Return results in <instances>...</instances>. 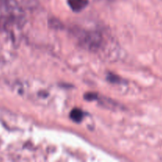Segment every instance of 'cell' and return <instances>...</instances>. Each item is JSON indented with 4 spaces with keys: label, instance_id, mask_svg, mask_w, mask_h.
<instances>
[{
    "label": "cell",
    "instance_id": "cell-1",
    "mask_svg": "<svg viewBox=\"0 0 162 162\" xmlns=\"http://www.w3.org/2000/svg\"><path fill=\"white\" fill-rule=\"evenodd\" d=\"M69 5L74 11H80L88 4V0H69Z\"/></svg>",
    "mask_w": 162,
    "mask_h": 162
},
{
    "label": "cell",
    "instance_id": "cell-2",
    "mask_svg": "<svg viewBox=\"0 0 162 162\" xmlns=\"http://www.w3.org/2000/svg\"><path fill=\"white\" fill-rule=\"evenodd\" d=\"M70 118L73 119L75 122H80L82 121L83 118V112L82 111H81L78 108H74L70 112Z\"/></svg>",
    "mask_w": 162,
    "mask_h": 162
},
{
    "label": "cell",
    "instance_id": "cell-3",
    "mask_svg": "<svg viewBox=\"0 0 162 162\" xmlns=\"http://www.w3.org/2000/svg\"><path fill=\"white\" fill-rule=\"evenodd\" d=\"M85 98L87 101H93V100H96L97 99V94L92 93H88L85 95Z\"/></svg>",
    "mask_w": 162,
    "mask_h": 162
}]
</instances>
